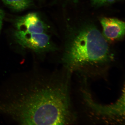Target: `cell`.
<instances>
[{
	"mask_svg": "<svg viewBox=\"0 0 125 125\" xmlns=\"http://www.w3.org/2000/svg\"><path fill=\"white\" fill-rule=\"evenodd\" d=\"M0 114L21 125H69L67 86L39 70L16 75L1 87Z\"/></svg>",
	"mask_w": 125,
	"mask_h": 125,
	"instance_id": "cell-1",
	"label": "cell"
},
{
	"mask_svg": "<svg viewBox=\"0 0 125 125\" xmlns=\"http://www.w3.org/2000/svg\"><path fill=\"white\" fill-rule=\"evenodd\" d=\"M111 53L107 40L94 25H83L67 43L63 61L70 70L107 61Z\"/></svg>",
	"mask_w": 125,
	"mask_h": 125,
	"instance_id": "cell-2",
	"label": "cell"
},
{
	"mask_svg": "<svg viewBox=\"0 0 125 125\" xmlns=\"http://www.w3.org/2000/svg\"><path fill=\"white\" fill-rule=\"evenodd\" d=\"M13 36L16 42L20 46L37 53H43L56 49L50 36L46 33H32L16 30L14 32Z\"/></svg>",
	"mask_w": 125,
	"mask_h": 125,
	"instance_id": "cell-3",
	"label": "cell"
},
{
	"mask_svg": "<svg viewBox=\"0 0 125 125\" xmlns=\"http://www.w3.org/2000/svg\"><path fill=\"white\" fill-rule=\"evenodd\" d=\"M84 98L88 106L98 115L109 119L117 120L122 122L125 117V89L124 88L121 95L113 104L103 105L95 102L89 93H84Z\"/></svg>",
	"mask_w": 125,
	"mask_h": 125,
	"instance_id": "cell-4",
	"label": "cell"
},
{
	"mask_svg": "<svg viewBox=\"0 0 125 125\" xmlns=\"http://www.w3.org/2000/svg\"><path fill=\"white\" fill-rule=\"evenodd\" d=\"M15 25L16 30L32 33H45L48 29L38 14L34 12L17 18Z\"/></svg>",
	"mask_w": 125,
	"mask_h": 125,
	"instance_id": "cell-5",
	"label": "cell"
},
{
	"mask_svg": "<svg viewBox=\"0 0 125 125\" xmlns=\"http://www.w3.org/2000/svg\"><path fill=\"white\" fill-rule=\"evenodd\" d=\"M103 35L108 41L114 42L122 39L125 33V22L114 18H104L101 20Z\"/></svg>",
	"mask_w": 125,
	"mask_h": 125,
	"instance_id": "cell-6",
	"label": "cell"
},
{
	"mask_svg": "<svg viewBox=\"0 0 125 125\" xmlns=\"http://www.w3.org/2000/svg\"><path fill=\"white\" fill-rule=\"evenodd\" d=\"M34 0H2L9 9L14 11H20L26 10L33 5Z\"/></svg>",
	"mask_w": 125,
	"mask_h": 125,
	"instance_id": "cell-7",
	"label": "cell"
},
{
	"mask_svg": "<svg viewBox=\"0 0 125 125\" xmlns=\"http://www.w3.org/2000/svg\"><path fill=\"white\" fill-rule=\"evenodd\" d=\"M92 4L96 7H100L105 5L110 4L116 0H90Z\"/></svg>",
	"mask_w": 125,
	"mask_h": 125,
	"instance_id": "cell-8",
	"label": "cell"
},
{
	"mask_svg": "<svg viewBox=\"0 0 125 125\" xmlns=\"http://www.w3.org/2000/svg\"><path fill=\"white\" fill-rule=\"evenodd\" d=\"M5 13L4 10L2 9H0V34L2 29L3 20L4 18Z\"/></svg>",
	"mask_w": 125,
	"mask_h": 125,
	"instance_id": "cell-9",
	"label": "cell"
}]
</instances>
